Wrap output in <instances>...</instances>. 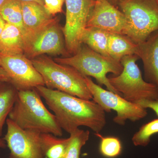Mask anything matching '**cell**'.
Wrapping results in <instances>:
<instances>
[{
  "instance_id": "cell-1",
  "label": "cell",
  "mask_w": 158,
  "mask_h": 158,
  "mask_svg": "<svg viewBox=\"0 0 158 158\" xmlns=\"http://www.w3.org/2000/svg\"><path fill=\"white\" fill-rule=\"evenodd\" d=\"M54 113L62 130L70 134L79 127H88L95 134L106 124V112L94 101L84 99L44 86L36 88Z\"/></svg>"
},
{
  "instance_id": "cell-2",
  "label": "cell",
  "mask_w": 158,
  "mask_h": 158,
  "mask_svg": "<svg viewBox=\"0 0 158 158\" xmlns=\"http://www.w3.org/2000/svg\"><path fill=\"white\" fill-rule=\"evenodd\" d=\"M9 118L23 129L63 135L56 116L48 110L36 88L19 90L17 100L9 113Z\"/></svg>"
},
{
  "instance_id": "cell-3",
  "label": "cell",
  "mask_w": 158,
  "mask_h": 158,
  "mask_svg": "<svg viewBox=\"0 0 158 158\" xmlns=\"http://www.w3.org/2000/svg\"><path fill=\"white\" fill-rule=\"evenodd\" d=\"M31 60L42 77L47 88L84 99H93L86 84V76L75 69L59 64L44 56H40Z\"/></svg>"
},
{
  "instance_id": "cell-4",
  "label": "cell",
  "mask_w": 158,
  "mask_h": 158,
  "mask_svg": "<svg viewBox=\"0 0 158 158\" xmlns=\"http://www.w3.org/2000/svg\"><path fill=\"white\" fill-rule=\"evenodd\" d=\"M54 61L75 69L85 76L94 78L100 85H104L108 90L118 94L110 85L107 74L118 75L121 73L123 69L121 62L103 56L84 44L74 55L56 58Z\"/></svg>"
},
{
  "instance_id": "cell-5",
  "label": "cell",
  "mask_w": 158,
  "mask_h": 158,
  "mask_svg": "<svg viewBox=\"0 0 158 158\" xmlns=\"http://www.w3.org/2000/svg\"><path fill=\"white\" fill-rule=\"evenodd\" d=\"M117 8L126 18L124 35L135 43L144 42L158 31L156 0H119Z\"/></svg>"
},
{
  "instance_id": "cell-6",
  "label": "cell",
  "mask_w": 158,
  "mask_h": 158,
  "mask_svg": "<svg viewBox=\"0 0 158 158\" xmlns=\"http://www.w3.org/2000/svg\"><path fill=\"white\" fill-rule=\"evenodd\" d=\"M139 59L136 55L126 56L120 62L123 66L121 73L108 78L110 85L119 95L131 102L137 103L143 100L158 99L156 86L143 79L136 64Z\"/></svg>"
},
{
  "instance_id": "cell-7",
  "label": "cell",
  "mask_w": 158,
  "mask_h": 158,
  "mask_svg": "<svg viewBox=\"0 0 158 158\" xmlns=\"http://www.w3.org/2000/svg\"><path fill=\"white\" fill-rule=\"evenodd\" d=\"M85 79L94 101L106 113H110L112 110L116 111V115L113 121L116 124L123 126L127 120L136 122L147 116V110L138 104L128 101L119 94L105 90L94 83L89 77H86Z\"/></svg>"
},
{
  "instance_id": "cell-8",
  "label": "cell",
  "mask_w": 158,
  "mask_h": 158,
  "mask_svg": "<svg viewBox=\"0 0 158 158\" xmlns=\"http://www.w3.org/2000/svg\"><path fill=\"white\" fill-rule=\"evenodd\" d=\"M95 2L93 0H65V23L62 32L69 55L76 53L82 44V35Z\"/></svg>"
},
{
  "instance_id": "cell-9",
  "label": "cell",
  "mask_w": 158,
  "mask_h": 158,
  "mask_svg": "<svg viewBox=\"0 0 158 158\" xmlns=\"http://www.w3.org/2000/svg\"><path fill=\"white\" fill-rule=\"evenodd\" d=\"M4 139L10 150L9 158H45L40 145L41 133L36 130L23 129L9 118Z\"/></svg>"
},
{
  "instance_id": "cell-10",
  "label": "cell",
  "mask_w": 158,
  "mask_h": 158,
  "mask_svg": "<svg viewBox=\"0 0 158 158\" xmlns=\"http://www.w3.org/2000/svg\"><path fill=\"white\" fill-rule=\"evenodd\" d=\"M0 65L9 75L10 83L18 90L45 86L42 77L24 54L0 55Z\"/></svg>"
},
{
  "instance_id": "cell-11",
  "label": "cell",
  "mask_w": 158,
  "mask_h": 158,
  "mask_svg": "<svg viewBox=\"0 0 158 158\" xmlns=\"http://www.w3.org/2000/svg\"><path fill=\"white\" fill-rule=\"evenodd\" d=\"M62 33L57 19L25 42L24 55L32 59L46 54L68 56Z\"/></svg>"
},
{
  "instance_id": "cell-12",
  "label": "cell",
  "mask_w": 158,
  "mask_h": 158,
  "mask_svg": "<svg viewBox=\"0 0 158 158\" xmlns=\"http://www.w3.org/2000/svg\"><path fill=\"white\" fill-rule=\"evenodd\" d=\"M126 25L125 16L117 7L107 0H95L87 27H94L110 33L124 35Z\"/></svg>"
},
{
  "instance_id": "cell-13",
  "label": "cell",
  "mask_w": 158,
  "mask_h": 158,
  "mask_svg": "<svg viewBox=\"0 0 158 158\" xmlns=\"http://www.w3.org/2000/svg\"><path fill=\"white\" fill-rule=\"evenodd\" d=\"M24 43L56 20L44 6L33 2H22Z\"/></svg>"
},
{
  "instance_id": "cell-14",
  "label": "cell",
  "mask_w": 158,
  "mask_h": 158,
  "mask_svg": "<svg viewBox=\"0 0 158 158\" xmlns=\"http://www.w3.org/2000/svg\"><path fill=\"white\" fill-rule=\"evenodd\" d=\"M138 45L136 55L143 62L144 80L158 90V31Z\"/></svg>"
},
{
  "instance_id": "cell-15",
  "label": "cell",
  "mask_w": 158,
  "mask_h": 158,
  "mask_svg": "<svg viewBox=\"0 0 158 158\" xmlns=\"http://www.w3.org/2000/svg\"><path fill=\"white\" fill-rule=\"evenodd\" d=\"M23 36L19 29L6 23L0 35V55L24 54Z\"/></svg>"
},
{
  "instance_id": "cell-16",
  "label": "cell",
  "mask_w": 158,
  "mask_h": 158,
  "mask_svg": "<svg viewBox=\"0 0 158 158\" xmlns=\"http://www.w3.org/2000/svg\"><path fill=\"white\" fill-rule=\"evenodd\" d=\"M138 46L126 35L110 33L108 53L111 58L120 62L122 59L126 56L136 55Z\"/></svg>"
},
{
  "instance_id": "cell-17",
  "label": "cell",
  "mask_w": 158,
  "mask_h": 158,
  "mask_svg": "<svg viewBox=\"0 0 158 158\" xmlns=\"http://www.w3.org/2000/svg\"><path fill=\"white\" fill-rule=\"evenodd\" d=\"M110 33L94 27H87L82 34L81 42L105 56L110 57L108 46Z\"/></svg>"
},
{
  "instance_id": "cell-18",
  "label": "cell",
  "mask_w": 158,
  "mask_h": 158,
  "mask_svg": "<svg viewBox=\"0 0 158 158\" xmlns=\"http://www.w3.org/2000/svg\"><path fill=\"white\" fill-rule=\"evenodd\" d=\"M51 133H41L40 145L45 158H63L70 138H61Z\"/></svg>"
},
{
  "instance_id": "cell-19",
  "label": "cell",
  "mask_w": 158,
  "mask_h": 158,
  "mask_svg": "<svg viewBox=\"0 0 158 158\" xmlns=\"http://www.w3.org/2000/svg\"><path fill=\"white\" fill-rule=\"evenodd\" d=\"M19 90L9 82L0 81V137L7 116L17 100Z\"/></svg>"
},
{
  "instance_id": "cell-20",
  "label": "cell",
  "mask_w": 158,
  "mask_h": 158,
  "mask_svg": "<svg viewBox=\"0 0 158 158\" xmlns=\"http://www.w3.org/2000/svg\"><path fill=\"white\" fill-rule=\"evenodd\" d=\"M0 14L7 23L15 26L24 34L22 2L18 0H8L0 8Z\"/></svg>"
},
{
  "instance_id": "cell-21",
  "label": "cell",
  "mask_w": 158,
  "mask_h": 158,
  "mask_svg": "<svg viewBox=\"0 0 158 158\" xmlns=\"http://www.w3.org/2000/svg\"><path fill=\"white\" fill-rule=\"evenodd\" d=\"M90 131L78 129L70 134V141L63 158H80L82 147L88 141Z\"/></svg>"
},
{
  "instance_id": "cell-22",
  "label": "cell",
  "mask_w": 158,
  "mask_h": 158,
  "mask_svg": "<svg viewBox=\"0 0 158 158\" xmlns=\"http://www.w3.org/2000/svg\"><path fill=\"white\" fill-rule=\"evenodd\" d=\"M157 134L158 118L143 125L134 134L132 141L135 146L145 147L149 144L151 137Z\"/></svg>"
},
{
  "instance_id": "cell-23",
  "label": "cell",
  "mask_w": 158,
  "mask_h": 158,
  "mask_svg": "<svg viewBox=\"0 0 158 158\" xmlns=\"http://www.w3.org/2000/svg\"><path fill=\"white\" fill-rule=\"evenodd\" d=\"M101 139L99 150L101 154L107 158L116 157L122 151L121 141L117 137H103L99 133L95 134Z\"/></svg>"
},
{
  "instance_id": "cell-24",
  "label": "cell",
  "mask_w": 158,
  "mask_h": 158,
  "mask_svg": "<svg viewBox=\"0 0 158 158\" xmlns=\"http://www.w3.org/2000/svg\"><path fill=\"white\" fill-rule=\"evenodd\" d=\"M44 7L53 16L62 12V7L65 0H44Z\"/></svg>"
},
{
  "instance_id": "cell-25",
  "label": "cell",
  "mask_w": 158,
  "mask_h": 158,
  "mask_svg": "<svg viewBox=\"0 0 158 158\" xmlns=\"http://www.w3.org/2000/svg\"><path fill=\"white\" fill-rule=\"evenodd\" d=\"M137 104L146 110L150 109L153 110L158 117V99L143 100L138 102Z\"/></svg>"
},
{
  "instance_id": "cell-26",
  "label": "cell",
  "mask_w": 158,
  "mask_h": 158,
  "mask_svg": "<svg viewBox=\"0 0 158 158\" xmlns=\"http://www.w3.org/2000/svg\"><path fill=\"white\" fill-rule=\"evenodd\" d=\"M0 81L10 83V79L9 75L1 65H0Z\"/></svg>"
},
{
  "instance_id": "cell-27",
  "label": "cell",
  "mask_w": 158,
  "mask_h": 158,
  "mask_svg": "<svg viewBox=\"0 0 158 158\" xmlns=\"http://www.w3.org/2000/svg\"><path fill=\"white\" fill-rule=\"evenodd\" d=\"M6 24V22L4 20L2 15L0 14V35L2 34V32L5 28Z\"/></svg>"
},
{
  "instance_id": "cell-28",
  "label": "cell",
  "mask_w": 158,
  "mask_h": 158,
  "mask_svg": "<svg viewBox=\"0 0 158 158\" xmlns=\"http://www.w3.org/2000/svg\"><path fill=\"white\" fill-rule=\"evenodd\" d=\"M18 1L21 2H33L37 3L44 7V0H18Z\"/></svg>"
},
{
  "instance_id": "cell-29",
  "label": "cell",
  "mask_w": 158,
  "mask_h": 158,
  "mask_svg": "<svg viewBox=\"0 0 158 158\" xmlns=\"http://www.w3.org/2000/svg\"><path fill=\"white\" fill-rule=\"evenodd\" d=\"M7 147V144L4 138H0V148L5 149Z\"/></svg>"
},
{
  "instance_id": "cell-30",
  "label": "cell",
  "mask_w": 158,
  "mask_h": 158,
  "mask_svg": "<svg viewBox=\"0 0 158 158\" xmlns=\"http://www.w3.org/2000/svg\"><path fill=\"white\" fill-rule=\"evenodd\" d=\"M107 1L109 2L110 4L113 5V6L117 7V6H118V2H119V0H107Z\"/></svg>"
},
{
  "instance_id": "cell-31",
  "label": "cell",
  "mask_w": 158,
  "mask_h": 158,
  "mask_svg": "<svg viewBox=\"0 0 158 158\" xmlns=\"http://www.w3.org/2000/svg\"><path fill=\"white\" fill-rule=\"evenodd\" d=\"M8 0H0V8L6 3Z\"/></svg>"
},
{
  "instance_id": "cell-32",
  "label": "cell",
  "mask_w": 158,
  "mask_h": 158,
  "mask_svg": "<svg viewBox=\"0 0 158 158\" xmlns=\"http://www.w3.org/2000/svg\"><path fill=\"white\" fill-rule=\"evenodd\" d=\"M156 2H157V4L158 5V0H156Z\"/></svg>"
},
{
  "instance_id": "cell-33",
  "label": "cell",
  "mask_w": 158,
  "mask_h": 158,
  "mask_svg": "<svg viewBox=\"0 0 158 158\" xmlns=\"http://www.w3.org/2000/svg\"><path fill=\"white\" fill-rule=\"evenodd\" d=\"M93 1H95V0H93Z\"/></svg>"
}]
</instances>
